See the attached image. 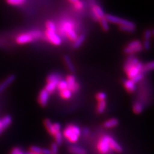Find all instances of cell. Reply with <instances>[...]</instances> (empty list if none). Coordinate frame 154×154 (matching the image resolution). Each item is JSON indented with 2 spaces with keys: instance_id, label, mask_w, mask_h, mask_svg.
<instances>
[{
  "instance_id": "cell-34",
  "label": "cell",
  "mask_w": 154,
  "mask_h": 154,
  "mask_svg": "<svg viewBox=\"0 0 154 154\" xmlns=\"http://www.w3.org/2000/svg\"><path fill=\"white\" fill-rule=\"evenodd\" d=\"M58 146L55 143L51 144L50 151L51 154H58Z\"/></svg>"
},
{
  "instance_id": "cell-7",
  "label": "cell",
  "mask_w": 154,
  "mask_h": 154,
  "mask_svg": "<svg viewBox=\"0 0 154 154\" xmlns=\"http://www.w3.org/2000/svg\"><path fill=\"white\" fill-rule=\"evenodd\" d=\"M143 45H141V42L136 40L129 42L127 45V47L125 48L124 52L126 54L133 55L137 52H140L143 50Z\"/></svg>"
},
{
  "instance_id": "cell-29",
  "label": "cell",
  "mask_w": 154,
  "mask_h": 154,
  "mask_svg": "<svg viewBox=\"0 0 154 154\" xmlns=\"http://www.w3.org/2000/svg\"><path fill=\"white\" fill-rule=\"evenodd\" d=\"M6 1L9 5L14 6L21 5L25 2V1H23V0H6Z\"/></svg>"
},
{
  "instance_id": "cell-22",
  "label": "cell",
  "mask_w": 154,
  "mask_h": 154,
  "mask_svg": "<svg viewBox=\"0 0 154 154\" xmlns=\"http://www.w3.org/2000/svg\"><path fill=\"white\" fill-rule=\"evenodd\" d=\"M107 107V103L106 101H100L98 102L97 104V107H96V111L98 114H103L106 109Z\"/></svg>"
},
{
  "instance_id": "cell-15",
  "label": "cell",
  "mask_w": 154,
  "mask_h": 154,
  "mask_svg": "<svg viewBox=\"0 0 154 154\" xmlns=\"http://www.w3.org/2000/svg\"><path fill=\"white\" fill-rule=\"evenodd\" d=\"M123 85L125 89L127 90V92L132 93H134L136 90V84L133 82V81L131 79L125 80L123 82Z\"/></svg>"
},
{
  "instance_id": "cell-2",
  "label": "cell",
  "mask_w": 154,
  "mask_h": 154,
  "mask_svg": "<svg viewBox=\"0 0 154 154\" xmlns=\"http://www.w3.org/2000/svg\"><path fill=\"white\" fill-rule=\"evenodd\" d=\"M47 84L45 86V89L50 94L55 91L57 84L60 80V76L57 73H51L47 77Z\"/></svg>"
},
{
  "instance_id": "cell-12",
  "label": "cell",
  "mask_w": 154,
  "mask_h": 154,
  "mask_svg": "<svg viewBox=\"0 0 154 154\" xmlns=\"http://www.w3.org/2000/svg\"><path fill=\"white\" fill-rule=\"evenodd\" d=\"M50 98V94L44 89L40 91V93L38 94V103L42 107H45L47 105L48 103V100Z\"/></svg>"
},
{
  "instance_id": "cell-10",
  "label": "cell",
  "mask_w": 154,
  "mask_h": 154,
  "mask_svg": "<svg viewBox=\"0 0 154 154\" xmlns=\"http://www.w3.org/2000/svg\"><path fill=\"white\" fill-rule=\"evenodd\" d=\"M33 41H34V38H33L30 32L21 33L16 38V41L19 45L27 44V43L32 42Z\"/></svg>"
},
{
  "instance_id": "cell-23",
  "label": "cell",
  "mask_w": 154,
  "mask_h": 154,
  "mask_svg": "<svg viewBox=\"0 0 154 154\" xmlns=\"http://www.w3.org/2000/svg\"><path fill=\"white\" fill-rule=\"evenodd\" d=\"M60 96H61L62 98H63L64 100H69L71 98L72 96V93L71 92V91L67 88L66 89H64L63 91H60Z\"/></svg>"
},
{
  "instance_id": "cell-31",
  "label": "cell",
  "mask_w": 154,
  "mask_h": 154,
  "mask_svg": "<svg viewBox=\"0 0 154 154\" xmlns=\"http://www.w3.org/2000/svg\"><path fill=\"white\" fill-rule=\"evenodd\" d=\"M119 29L123 32L128 33H133L135 30V28L128 26H120Z\"/></svg>"
},
{
  "instance_id": "cell-18",
  "label": "cell",
  "mask_w": 154,
  "mask_h": 154,
  "mask_svg": "<svg viewBox=\"0 0 154 154\" xmlns=\"http://www.w3.org/2000/svg\"><path fill=\"white\" fill-rule=\"evenodd\" d=\"M68 150L72 154H87V152L85 149L74 145L69 146Z\"/></svg>"
},
{
  "instance_id": "cell-20",
  "label": "cell",
  "mask_w": 154,
  "mask_h": 154,
  "mask_svg": "<svg viewBox=\"0 0 154 154\" xmlns=\"http://www.w3.org/2000/svg\"><path fill=\"white\" fill-rule=\"evenodd\" d=\"M64 60L65 62V64L67 67V69H69V71L71 73H75V66L72 62L71 59L69 58V57H68L67 55H65L64 57Z\"/></svg>"
},
{
  "instance_id": "cell-37",
  "label": "cell",
  "mask_w": 154,
  "mask_h": 154,
  "mask_svg": "<svg viewBox=\"0 0 154 154\" xmlns=\"http://www.w3.org/2000/svg\"><path fill=\"white\" fill-rule=\"evenodd\" d=\"M152 31L150 30H146L144 32V40H150V37H152Z\"/></svg>"
},
{
  "instance_id": "cell-6",
  "label": "cell",
  "mask_w": 154,
  "mask_h": 154,
  "mask_svg": "<svg viewBox=\"0 0 154 154\" xmlns=\"http://www.w3.org/2000/svg\"><path fill=\"white\" fill-rule=\"evenodd\" d=\"M105 18L108 22L117 24V25H119L120 26H128L135 28V24L127 20V19L110 15V14H107V15H105Z\"/></svg>"
},
{
  "instance_id": "cell-14",
  "label": "cell",
  "mask_w": 154,
  "mask_h": 154,
  "mask_svg": "<svg viewBox=\"0 0 154 154\" xmlns=\"http://www.w3.org/2000/svg\"><path fill=\"white\" fill-rule=\"evenodd\" d=\"M16 79V76L14 75H9L7 78L2 82V84H0V93L5 90L8 87L13 83V82Z\"/></svg>"
},
{
  "instance_id": "cell-25",
  "label": "cell",
  "mask_w": 154,
  "mask_h": 154,
  "mask_svg": "<svg viewBox=\"0 0 154 154\" xmlns=\"http://www.w3.org/2000/svg\"><path fill=\"white\" fill-rule=\"evenodd\" d=\"M55 143L57 144L58 146H60L62 143V138H63V136H62V134L61 131H58L57 132L55 135L54 136Z\"/></svg>"
},
{
  "instance_id": "cell-21",
  "label": "cell",
  "mask_w": 154,
  "mask_h": 154,
  "mask_svg": "<svg viewBox=\"0 0 154 154\" xmlns=\"http://www.w3.org/2000/svg\"><path fill=\"white\" fill-rule=\"evenodd\" d=\"M85 40V35H80L76 38V40L74 41L73 48L74 49H77L81 46V45L83 44Z\"/></svg>"
},
{
  "instance_id": "cell-26",
  "label": "cell",
  "mask_w": 154,
  "mask_h": 154,
  "mask_svg": "<svg viewBox=\"0 0 154 154\" xmlns=\"http://www.w3.org/2000/svg\"><path fill=\"white\" fill-rule=\"evenodd\" d=\"M154 67V64H153V62H148V63L146 64L145 65H144L143 66V68H142V71H141V73L143 74H144V73H146V72H148L150 71L153 70Z\"/></svg>"
},
{
  "instance_id": "cell-39",
  "label": "cell",
  "mask_w": 154,
  "mask_h": 154,
  "mask_svg": "<svg viewBox=\"0 0 154 154\" xmlns=\"http://www.w3.org/2000/svg\"><path fill=\"white\" fill-rule=\"evenodd\" d=\"M143 48H144L146 50H149L150 48V40H144Z\"/></svg>"
},
{
  "instance_id": "cell-27",
  "label": "cell",
  "mask_w": 154,
  "mask_h": 154,
  "mask_svg": "<svg viewBox=\"0 0 154 154\" xmlns=\"http://www.w3.org/2000/svg\"><path fill=\"white\" fill-rule=\"evenodd\" d=\"M57 88L59 89V91H63L64 89H66L68 88V87H67V82H66V80H60L59 82V83H58L57 84Z\"/></svg>"
},
{
  "instance_id": "cell-35",
  "label": "cell",
  "mask_w": 154,
  "mask_h": 154,
  "mask_svg": "<svg viewBox=\"0 0 154 154\" xmlns=\"http://www.w3.org/2000/svg\"><path fill=\"white\" fill-rule=\"evenodd\" d=\"M41 150L42 148L37 146H32L30 147V150H29V151L38 153H41Z\"/></svg>"
},
{
  "instance_id": "cell-40",
  "label": "cell",
  "mask_w": 154,
  "mask_h": 154,
  "mask_svg": "<svg viewBox=\"0 0 154 154\" xmlns=\"http://www.w3.org/2000/svg\"><path fill=\"white\" fill-rule=\"evenodd\" d=\"M21 150V149L19 148H18V147H15V148H14L12 150V151H11V153L10 154H17L18 153H19V152Z\"/></svg>"
},
{
  "instance_id": "cell-33",
  "label": "cell",
  "mask_w": 154,
  "mask_h": 154,
  "mask_svg": "<svg viewBox=\"0 0 154 154\" xmlns=\"http://www.w3.org/2000/svg\"><path fill=\"white\" fill-rule=\"evenodd\" d=\"M143 75L144 74H143L141 73H139V74H138L137 75H136L135 77H134V78L132 79H131V80L133 81L134 83L136 84V83L139 82H140L143 79V76H144Z\"/></svg>"
},
{
  "instance_id": "cell-24",
  "label": "cell",
  "mask_w": 154,
  "mask_h": 154,
  "mask_svg": "<svg viewBox=\"0 0 154 154\" xmlns=\"http://www.w3.org/2000/svg\"><path fill=\"white\" fill-rule=\"evenodd\" d=\"M143 106L140 102H136L133 105V112L135 114H139L143 112Z\"/></svg>"
},
{
  "instance_id": "cell-30",
  "label": "cell",
  "mask_w": 154,
  "mask_h": 154,
  "mask_svg": "<svg viewBox=\"0 0 154 154\" xmlns=\"http://www.w3.org/2000/svg\"><path fill=\"white\" fill-rule=\"evenodd\" d=\"M46 30H50L52 32H56V26L55 24L52 21H48L46 23Z\"/></svg>"
},
{
  "instance_id": "cell-41",
  "label": "cell",
  "mask_w": 154,
  "mask_h": 154,
  "mask_svg": "<svg viewBox=\"0 0 154 154\" xmlns=\"http://www.w3.org/2000/svg\"><path fill=\"white\" fill-rule=\"evenodd\" d=\"M41 154H51L50 150L46 148H42Z\"/></svg>"
},
{
  "instance_id": "cell-8",
  "label": "cell",
  "mask_w": 154,
  "mask_h": 154,
  "mask_svg": "<svg viewBox=\"0 0 154 154\" xmlns=\"http://www.w3.org/2000/svg\"><path fill=\"white\" fill-rule=\"evenodd\" d=\"M66 82H67L68 89L71 91L72 93H76L80 89V85L76 82V78L74 75H69L66 77Z\"/></svg>"
},
{
  "instance_id": "cell-45",
  "label": "cell",
  "mask_w": 154,
  "mask_h": 154,
  "mask_svg": "<svg viewBox=\"0 0 154 154\" xmlns=\"http://www.w3.org/2000/svg\"><path fill=\"white\" fill-rule=\"evenodd\" d=\"M17 154H25V153H24V152H23V151L21 150L19 152V153H18Z\"/></svg>"
},
{
  "instance_id": "cell-42",
  "label": "cell",
  "mask_w": 154,
  "mask_h": 154,
  "mask_svg": "<svg viewBox=\"0 0 154 154\" xmlns=\"http://www.w3.org/2000/svg\"><path fill=\"white\" fill-rule=\"evenodd\" d=\"M83 134H84V136H88V135L89 134V130L88 128H84L83 130Z\"/></svg>"
},
{
  "instance_id": "cell-1",
  "label": "cell",
  "mask_w": 154,
  "mask_h": 154,
  "mask_svg": "<svg viewBox=\"0 0 154 154\" xmlns=\"http://www.w3.org/2000/svg\"><path fill=\"white\" fill-rule=\"evenodd\" d=\"M81 135L80 128L75 125H68L63 131V136L71 143H76L78 141Z\"/></svg>"
},
{
  "instance_id": "cell-9",
  "label": "cell",
  "mask_w": 154,
  "mask_h": 154,
  "mask_svg": "<svg viewBox=\"0 0 154 154\" xmlns=\"http://www.w3.org/2000/svg\"><path fill=\"white\" fill-rule=\"evenodd\" d=\"M46 37L47 39L53 45L55 46H59L61 45L62 40L60 37L55 32H52L50 30L46 31Z\"/></svg>"
},
{
  "instance_id": "cell-32",
  "label": "cell",
  "mask_w": 154,
  "mask_h": 154,
  "mask_svg": "<svg viewBox=\"0 0 154 154\" xmlns=\"http://www.w3.org/2000/svg\"><path fill=\"white\" fill-rule=\"evenodd\" d=\"M106 97H107V96H106L105 93L103 92H100L96 94V98L98 101V102L105 100Z\"/></svg>"
},
{
  "instance_id": "cell-17",
  "label": "cell",
  "mask_w": 154,
  "mask_h": 154,
  "mask_svg": "<svg viewBox=\"0 0 154 154\" xmlns=\"http://www.w3.org/2000/svg\"><path fill=\"white\" fill-rule=\"evenodd\" d=\"M44 124H45V126L46 128V130L48 131V132L50 133V135L51 136H54L55 134L56 133L55 130L54 129V125L51 123V122L49 119H45V121H44Z\"/></svg>"
},
{
  "instance_id": "cell-3",
  "label": "cell",
  "mask_w": 154,
  "mask_h": 154,
  "mask_svg": "<svg viewBox=\"0 0 154 154\" xmlns=\"http://www.w3.org/2000/svg\"><path fill=\"white\" fill-rule=\"evenodd\" d=\"M62 29L63 33H65L71 41L74 42L76 38L78 37L73 23L71 21H66L62 23Z\"/></svg>"
},
{
  "instance_id": "cell-4",
  "label": "cell",
  "mask_w": 154,
  "mask_h": 154,
  "mask_svg": "<svg viewBox=\"0 0 154 154\" xmlns=\"http://www.w3.org/2000/svg\"><path fill=\"white\" fill-rule=\"evenodd\" d=\"M109 136L104 135L99 139L97 144V149L100 154H108L112 150L109 145Z\"/></svg>"
},
{
  "instance_id": "cell-16",
  "label": "cell",
  "mask_w": 154,
  "mask_h": 154,
  "mask_svg": "<svg viewBox=\"0 0 154 154\" xmlns=\"http://www.w3.org/2000/svg\"><path fill=\"white\" fill-rule=\"evenodd\" d=\"M109 145L110 147V149L112 150H114L116 152L118 153H121L123 151L122 147L119 145V144L115 141V139L112 137H109Z\"/></svg>"
},
{
  "instance_id": "cell-43",
  "label": "cell",
  "mask_w": 154,
  "mask_h": 154,
  "mask_svg": "<svg viewBox=\"0 0 154 154\" xmlns=\"http://www.w3.org/2000/svg\"><path fill=\"white\" fill-rule=\"evenodd\" d=\"M68 1H69L70 3H73V5H75V4L78 3V2H79L80 1V0H68Z\"/></svg>"
},
{
  "instance_id": "cell-5",
  "label": "cell",
  "mask_w": 154,
  "mask_h": 154,
  "mask_svg": "<svg viewBox=\"0 0 154 154\" xmlns=\"http://www.w3.org/2000/svg\"><path fill=\"white\" fill-rule=\"evenodd\" d=\"M143 64L141 62H139L136 65H133L124 67V71L126 73L129 79H132L134 77L141 73Z\"/></svg>"
},
{
  "instance_id": "cell-38",
  "label": "cell",
  "mask_w": 154,
  "mask_h": 154,
  "mask_svg": "<svg viewBox=\"0 0 154 154\" xmlns=\"http://www.w3.org/2000/svg\"><path fill=\"white\" fill-rule=\"evenodd\" d=\"M73 6H74V8L76 10H77V11H81V10H82L84 7V4L81 1H80L79 2L73 5Z\"/></svg>"
},
{
  "instance_id": "cell-44",
  "label": "cell",
  "mask_w": 154,
  "mask_h": 154,
  "mask_svg": "<svg viewBox=\"0 0 154 154\" xmlns=\"http://www.w3.org/2000/svg\"><path fill=\"white\" fill-rule=\"evenodd\" d=\"M24 153H25V154H41V153H38L32 152H30V151H28V152H25Z\"/></svg>"
},
{
  "instance_id": "cell-19",
  "label": "cell",
  "mask_w": 154,
  "mask_h": 154,
  "mask_svg": "<svg viewBox=\"0 0 154 154\" xmlns=\"http://www.w3.org/2000/svg\"><path fill=\"white\" fill-rule=\"evenodd\" d=\"M119 123L118 120L116 118L108 119L103 123V127L106 128H112L118 126Z\"/></svg>"
},
{
  "instance_id": "cell-46",
  "label": "cell",
  "mask_w": 154,
  "mask_h": 154,
  "mask_svg": "<svg viewBox=\"0 0 154 154\" xmlns=\"http://www.w3.org/2000/svg\"><path fill=\"white\" fill-rule=\"evenodd\" d=\"M23 1H25V0H23Z\"/></svg>"
},
{
  "instance_id": "cell-28",
  "label": "cell",
  "mask_w": 154,
  "mask_h": 154,
  "mask_svg": "<svg viewBox=\"0 0 154 154\" xmlns=\"http://www.w3.org/2000/svg\"><path fill=\"white\" fill-rule=\"evenodd\" d=\"M100 25L102 26L103 30L105 32H107L109 30V22L106 20V19L104 17L100 20Z\"/></svg>"
},
{
  "instance_id": "cell-36",
  "label": "cell",
  "mask_w": 154,
  "mask_h": 154,
  "mask_svg": "<svg viewBox=\"0 0 154 154\" xmlns=\"http://www.w3.org/2000/svg\"><path fill=\"white\" fill-rule=\"evenodd\" d=\"M31 33V35L33 37V38L35 39H38L41 37V33L38 31H32L30 32Z\"/></svg>"
},
{
  "instance_id": "cell-13",
  "label": "cell",
  "mask_w": 154,
  "mask_h": 154,
  "mask_svg": "<svg viewBox=\"0 0 154 154\" xmlns=\"http://www.w3.org/2000/svg\"><path fill=\"white\" fill-rule=\"evenodd\" d=\"M11 123L12 118L11 116L7 115L0 119V135H2V134L11 125Z\"/></svg>"
},
{
  "instance_id": "cell-11",
  "label": "cell",
  "mask_w": 154,
  "mask_h": 154,
  "mask_svg": "<svg viewBox=\"0 0 154 154\" xmlns=\"http://www.w3.org/2000/svg\"><path fill=\"white\" fill-rule=\"evenodd\" d=\"M91 16L95 21H100L101 19L105 17V14L100 7L98 5L93 6V9L91 11Z\"/></svg>"
}]
</instances>
